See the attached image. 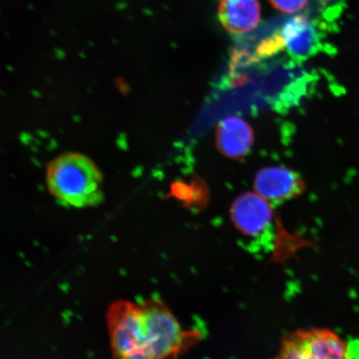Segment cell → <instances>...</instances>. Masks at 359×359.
<instances>
[{
	"label": "cell",
	"mask_w": 359,
	"mask_h": 359,
	"mask_svg": "<svg viewBox=\"0 0 359 359\" xmlns=\"http://www.w3.org/2000/svg\"><path fill=\"white\" fill-rule=\"evenodd\" d=\"M217 15L228 33L243 35L259 24L262 6L259 0H219Z\"/></svg>",
	"instance_id": "cell-8"
},
{
	"label": "cell",
	"mask_w": 359,
	"mask_h": 359,
	"mask_svg": "<svg viewBox=\"0 0 359 359\" xmlns=\"http://www.w3.org/2000/svg\"><path fill=\"white\" fill-rule=\"evenodd\" d=\"M280 33L284 48L294 60H306L320 50V34L306 16L292 18Z\"/></svg>",
	"instance_id": "cell-7"
},
{
	"label": "cell",
	"mask_w": 359,
	"mask_h": 359,
	"mask_svg": "<svg viewBox=\"0 0 359 359\" xmlns=\"http://www.w3.org/2000/svg\"><path fill=\"white\" fill-rule=\"evenodd\" d=\"M258 194L272 203H281L296 198L305 189L298 173L284 167L267 168L259 170L255 180Z\"/></svg>",
	"instance_id": "cell-6"
},
{
	"label": "cell",
	"mask_w": 359,
	"mask_h": 359,
	"mask_svg": "<svg viewBox=\"0 0 359 359\" xmlns=\"http://www.w3.org/2000/svg\"><path fill=\"white\" fill-rule=\"evenodd\" d=\"M271 202L255 193H245L233 203L231 219L237 230L247 239L262 241L273 223Z\"/></svg>",
	"instance_id": "cell-5"
},
{
	"label": "cell",
	"mask_w": 359,
	"mask_h": 359,
	"mask_svg": "<svg viewBox=\"0 0 359 359\" xmlns=\"http://www.w3.org/2000/svg\"><path fill=\"white\" fill-rule=\"evenodd\" d=\"M217 137L219 151L234 159L248 154L254 142L250 126L238 116L222 120L219 124Z\"/></svg>",
	"instance_id": "cell-9"
},
{
	"label": "cell",
	"mask_w": 359,
	"mask_h": 359,
	"mask_svg": "<svg viewBox=\"0 0 359 359\" xmlns=\"http://www.w3.org/2000/svg\"><path fill=\"white\" fill-rule=\"evenodd\" d=\"M358 359H359V358Z\"/></svg>",
	"instance_id": "cell-11"
},
{
	"label": "cell",
	"mask_w": 359,
	"mask_h": 359,
	"mask_svg": "<svg viewBox=\"0 0 359 359\" xmlns=\"http://www.w3.org/2000/svg\"><path fill=\"white\" fill-rule=\"evenodd\" d=\"M46 176L49 191L66 205L88 208L100 204L103 198L100 170L83 154L58 156L48 164Z\"/></svg>",
	"instance_id": "cell-1"
},
{
	"label": "cell",
	"mask_w": 359,
	"mask_h": 359,
	"mask_svg": "<svg viewBox=\"0 0 359 359\" xmlns=\"http://www.w3.org/2000/svg\"><path fill=\"white\" fill-rule=\"evenodd\" d=\"M140 303L118 302L107 312V325L114 359H145L141 346Z\"/></svg>",
	"instance_id": "cell-4"
},
{
	"label": "cell",
	"mask_w": 359,
	"mask_h": 359,
	"mask_svg": "<svg viewBox=\"0 0 359 359\" xmlns=\"http://www.w3.org/2000/svg\"><path fill=\"white\" fill-rule=\"evenodd\" d=\"M273 359H353L346 341L327 329L298 330L282 339Z\"/></svg>",
	"instance_id": "cell-3"
},
{
	"label": "cell",
	"mask_w": 359,
	"mask_h": 359,
	"mask_svg": "<svg viewBox=\"0 0 359 359\" xmlns=\"http://www.w3.org/2000/svg\"><path fill=\"white\" fill-rule=\"evenodd\" d=\"M147 359H179L199 339V332L184 330L173 313L160 300L140 302Z\"/></svg>",
	"instance_id": "cell-2"
},
{
	"label": "cell",
	"mask_w": 359,
	"mask_h": 359,
	"mask_svg": "<svg viewBox=\"0 0 359 359\" xmlns=\"http://www.w3.org/2000/svg\"><path fill=\"white\" fill-rule=\"evenodd\" d=\"M272 7L284 15H296L303 11L309 0H269Z\"/></svg>",
	"instance_id": "cell-10"
}]
</instances>
